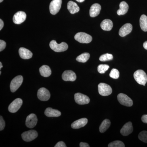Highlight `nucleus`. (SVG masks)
Instances as JSON below:
<instances>
[{"instance_id": "c85d7f7f", "label": "nucleus", "mask_w": 147, "mask_h": 147, "mask_svg": "<svg viewBox=\"0 0 147 147\" xmlns=\"http://www.w3.org/2000/svg\"><path fill=\"white\" fill-rule=\"evenodd\" d=\"M109 147H124L125 144L121 141H115L110 143L109 144Z\"/></svg>"}, {"instance_id": "412c9836", "label": "nucleus", "mask_w": 147, "mask_h": 147, "mask_svg": "<svg viewBox=\"0 0 147 147\" xmlns=\"http://www.w3.org/2000/svg\"><path fill=\"white\" fill-rule=\"evenodd\" d=\"M67 9L71 14L79 12L80 8L77 4L72 1H69L67 3Z\"/></svg>"}, {"instance_id": "a878e982", "label": "nucleus", "mask_w": 147, "mask_h": 147, "mask_svg": "<svg viewBox=\"0 0 147 147\" xmlns=\"http://www.w3.org/2000/svg\"><path fill=\"white\" fill-rule=\"evenodd\" d=\"M140 26L143 31L147 32V16L144 14H143L140 17Z\"/></svg>"}, {"instance_id": "f8f14e48", "label": "nucleus", "mask_w": 147, "mask_h": 147, "mask_svg": "<svg viewBox=\"0 0 147 147\" xmlns=\"http://www.w3.org/2000/svg\"><path fill=\"white\" fill-rule=\"evenodd\" d=\"M26 14L24 11H18L13 15V22L16 24H21L26 20Z\"/></svg>"}, {"instance_id": "dca6fc26", "label": "nucleus", "mask_w": 147, "mask_h": 147, "mask_svg": "<svg viewBox=\"0 0 147 147\" xmlns=\"http://www.w3.org/2000/svg\"><path fill=\"white\" fill-rule=\"evenodd\" d=\"M133 127L131 122L127 123L121 129V134L123 136H126L131 134L133 131Z\"/></svg>"}, {"instance_id": "ea45409f", "label": "nucleus", "mask_w": 147, "mask_h": 147, "mask_svg": "<svg viewBox=\"0 0 147 147\" xmlns=\"http://www.w3.org/2000/svg\"><path fill=\"white\" fill-rule=\"evenodd\" d=\"M77 2L79 3H82L85 1V0H76Z\"/></svg>"}, {"instance_id": "f03ea898", "label": "nucleus", "mask_w": 147, "mask_h": 147, "mask_svg": "<svg viewBox=\"0 0 147 147\" xmlns=\"http://www.w3.org/2000/svg\"><path fill=\"white\" fill-rule=\"evenodd\" d=\"M50 46L53 51L57 53L64 52L68 48V45L66 42H62L60 44H58L55 40H52L50 42Z\"/></svg>"}, {"instance_id": "bb28decb", "label": "nucleus", "mask_w": 147, "mask_h": 147, "mask_svg": "<svg viewBox=\"0 0 147 147\" xmlns=\"http://www.w3.org/2000/svg\"><path fill=\"white\" fill-rule=\"evenodd\" d=\"M90 57V55L88 53H84L81 54L76 58L77 61L81 63H86Z\"/></svg>"}, {"instance_id": "cd10ccee", "label": "nucleus", "mask_w": 147, "mask_h": 147, "mask_svg": "<svg viewBox=\"0 0 147 147\" xmlns=\"http://www.w3.org/2000/svg\"><path fill=\"white\" fill-rule=\"evenodd\" d=\"M113 59V56L112 54L107 53L100 56L99 58V60L101 61H106L112 60Z\"/></svg>"}, {"instance_id": "58836bf2", "label": "nucleus", "mask_w": 147, "mask_h": 147, "mask_svg": "<svg viewBox=\"0 0 147 147\" xmlns=\"http://www.w3.org/2000/svg\"><path fill=\"white\" fill-rule=\"evenodd\" d=\"M143 46L146 50H147V41L144 42V44H143Z\"/></svg>"}, {"instance_id": "79ce46f5", "label": "nucleus", "mask_w": 147, "mask_h": 147, "mask_svg": "<svg viewBox=\"0 0 147 147\" xmlns=\"http://www.w3.org/2000/svg\"><path fill=\"white\" fill-rule=\"evenodd\" d=\"M3 1V0H0V2L1 3Z\"/></svg>"}, {"instance_id": "7ed1b4c3", "label": "nucleus", "mask_w": 147, "mask_h": 147, "mask_svg": "<svg viewBox=\"0 0 147 147\" xmlns=\"http://www.w3.org/2000/svg\"><path fill=\"white\" fill-rule=\"evenodd\" d=\"M76 41L82 43H89L91 42L92 38L90 35L85 32L77 33L74 36Z\"/></svg>"}, {"instance_id": "2f4dec72", "label": "nucleus", "mask_w": 147, "mask_h": 147, "mask_svg": "<svg viewBox=\"0 0 147 147\" xmlns=\"http://www.w3.org/2000/svg\"><path fill=\"white\" fill-rule=\"evenodd\" d=\"M139 140L144 143H147V131H141L138 136Z\"/></svg>"}, {"instance_id": "6ab92c4d", "label": "nucleus", "mask_w": 147, "mask_h": 147, "mask_svg": "<svg viewBox=\"0 0 147 147\" xmlns=\"http://www.w3.org/2000/svg\"><path fill=\"white\" fill-rule=\"evenodd\" d=\"M88 119L86 118L80 119L72 123L71 127L74 129L80 128L85 126L88 123Z\"/></svg>"}, {"instance_id": "2eb2a0df", "label": "nucleus", "mask_w": 147, "mask_h": 147, "mask_svg": "<svg viewBox=\"0 0 147 147\" xmlns=\"http://www.w3.org/2000/svg\"><path fill=\"white\" fill-rule=\"evenodd\" d=\"M132 30V26L131 24H125L120 29L119 35L121 37L125 36L131 33Z\"/></svg>"}, {"instance_id": "9d476101", "label": "nucleus", "mask_w": 147, "mask_h": 147, "mask_svg": "<svg viewBox=\"0 0 147 147\" xmlns=\"http://www.w3.org/2000/svg\"><path fill=\"white\" fill-rule=\"evenodd\" d=\"M23 104V100L21 98H17L13 100L8 107V110L11 113H15L21 108Z\"/></svg>"}, {"instance_id": "7c9ffc66", "label": "nucleus", "mask_w": 147, "mask_h": 147, "mask_svg": "<svg viewBox=\"0 0 147 147\" xmlns=\"http://www.w3.org/2000/svg\"><path fill=\"white\" fill-rule=\"evenodd\" d=\"M109 75L110 77L113 79H117L119 77V72L118 69H113L110 71Z\"/></svg>"}, {"instance_id": "20e7f679", "label": "nucleus", "mask_w": 147, "mask_h": 147, "mask_svg": "<svg viewBox=\"0 0 147 147\" xmlns=\"http://www.w3.org/2000/svg\"><path fill=\"white\" fill-rule=\"evenodd\" d=\"M24 78L21 75L16 76L11 82L10 88L11 91L14 92L19 88L23 83Z\"/></svg>"}, {"instance_id": "1a4fd4ad", "label": "nucleus", "mask_w": 147, "mask_h": 147, "mask_svg": "<svg viewBox=\"0 0 147 147\" xmlns=\"http://www.w3.org/2000/svg\"><path fill=\"white\" fill-rule=\"evenodd\" d=\"M75 102L79 105H85L88 104L90 101L89 98L86 95L80 93H77L74 95Z\"/></svg>"}, {"instance_id": "4c0bfd02", "label": "nucleus", "mask_w": 147, "mask_h": 147, "mask_svg": "<svg viewBox=\"0 0 147 147\" xmlns=\"http://www.w3.org/2000/svg\"><path fill=\"white\" fill-rule=\"evenodd\" d=\"M4 25V24L3 21L1 19H0V30H1L3 29Z\"/></svg>"}, {"instance_id": "aec40b11", "label": "nucleus", "mask_w": 147, "mask_h": 147, "mask_svg": "<svg viewBox=\"0 0 147 147\" xmlns=\"http://www.w3.org/2000/svg\"><path fill=\"white\" fill-rule=\"evenodd\" d=\"M100 27L103 30L110 31L113 28V22L110 19H106L102 21L100 24Z\"/></svg>"}, {"instance_id": "39448f33", "label": "nucleus", "mask_w": 147, "mask_h": 147, "mask_svg": "<svg viewBox=\"0 0 147 147\" xmlns=\"http://www.w3.org/2000/svg\"><path fill=\"white\" fill-rule=\"evenodd\" d=\"M98 91L99 94L102 96H108L112 94V88L108 84L100 83L98 85Z\"/></svg>"}, {"instance_id": "473e14b6", "label": "nucleus", "mask_w": 147, "mask_h": 147, "mask_svg": "<svg viewBox=\"0 0 147 147\" xmlns=\"http://www.w3.org/2000/svg\"><path fill=\"white\" fill-rule=\"evenodd\" d=\"M5 122L4 120L3 117L1 116L0 117V130L2 131L5 127Z\"/></svg>"}, {"instance_id": "c9c22d12", "label": "nucleus", "mask_w": 147, "mask_h": 147, "mask_svg": "<svg viewBox=\"0 0 147 147\" xmlns=\"http://www.w3.org/2000/svg\"><path fill=\"white\" fill-rule=\"evenodd\" d=\"M142 120L144 123H147V115H145L142 116Z\"/></svg>"}, {"instance_id": "423d86ee", "label": "nucleus", "mask_w": 147, "mask_h": 147, "mask_svg": "<svg viewBox=\"0 0 147 147\" xmlns=\"http://www.w3.org/2000/svg\"><path fill=\"white\" fill-rule=\"evenodd\" d=\"M119 102L121 105L127 107H131L133 105V101L127 95L123 93L119 94L117 96Z\"/></svg>"}, {"instance_id": "f257e3e1", "label": "nucleus", "mask_w": 147, "mask_h": 147, "mask_svg": "<svg viewBox=\"0 0 147 147\" xmlns=\"http://www.w3.org/2000/svg\"><path fill=\"white\" fill-rule=\"evenodd\" d=\"M134 79L137 83L140 85L145 86L147 82L146 74L144 70L138 69L134 74Z\"/></svg>"}, {"instance_id": "e433bc0d", "label": "nucleus", "mask_w": 147, "mask_h": 147, "mask_svg": "<svg viewBox=\"0 0 147 147\" xmlns=\"http://www.w3.org/2000/svg\"><path fill=\"white\" fill-rule=\"evenodd\" d=\"M80 147H89L90 146L87 143L81 142L80 144Z\"/></svg>"}, {"instance_id": "c756f323", "label": "nucleus", "mask_w": 147, "mask_h": 147, "mask_svg": "<svg viewBox=\"0 0 147 147\" xmlns=\"http://www.w3.org/2000/svg\"><path fill=\"white\" fill-rule=\"evenodd\" d=\"M110 67L108 65L101 64L98 66L97 70L98 72L100 74H104L107 71Z\"/></svg>"}, {"instance_id": "a19ab883", "label": "nucleus", "mask_w": 147, "mask_h": 147, "mask_svg": "<svg viewBox=\"0 0 147 147\" xmlns=\"http://www.w3.org/2000/svg\"><path fill=\"white\" fill-rule=\"evenodd\" d=\"M2 64V63L0 62V69H1V68L3 67Z\"/></svg>"}, {"instance_id": "393cba45", "label": "nucleus", "mask_w": 147, "mask_h": 147, "mask_svg": "<svg viewBox=\"0 0 147 147\" xmlns=\"http://www.w3.org/2000/svg\"><path fill=\"white\" fill-rule=\"evenodd\" d=\"M110 124H111V123L110 121L108 119H105L102 122L99 127V131L101 133L105 132L110 127Z\"/></svg>"}, {"instance_id": "37998d69", "label": "nucleus", "mask_w": 147, "mask_h": 147, "mask_svg": "<svg viewBox=\"0 0 147 147\" xmlns=\"http://www.w3.org/2000/svg\"><path fill=\"white\" fill-rule=\"evenodd\" d=\"M1 71H0V74H1Z\"/></svg>"}, {"instance_id": "f704fd0d", "label": "nucleus", "mask_w": 147, "mask_h": 147, "mask_svg": "<svg viewBox=\"0 0 147 147\" xmlns=\"http://www.w3.org/2000/svg\"><path fill=\"white\" fill-rule=\"evenodd\" d=\"M55 147H66L65 144L63 142H59L56 144Z\"/></svg>"}, {"instance_id": "72a5a7b5", "label": "nucleus", "mask_w": 147, "mask_h": 147, "mask_svg": "<svg viewBox=\"0 0 147 147\" xmlns=\"http://www.w3.org/2000/svg\"><path fill=\"white\" fill-rule=\"evenodd\" d=\"M6 46V43L5 41L4 40H0V51L1 52L3 50L5 49Z\"/></svg>"}, {"instance_id": "f3484780", "label": "nucleus", "mask_w": 147, "mask_h": 147, "mask_svg": "<svg viewBox=\"0 0 147 147\" xmlns=\"http://www.w3.org/2000/svg\"><path fill=\"white\" fill-rule=\"evenodd\" d=\"M18 52L20 57L24 59H29L32 57L33 54L32 52L24 47H21L19 49Z\"/></svg>"}, {"instance_id": "9b49d317", "label": "nucleus", "mask_w": 147, "mask_h": 147, "mask_svg": "<svg viewBox=\"0 0 147 147\" xmlns=\"http://www.w3.org/2000/svg\"><path fill=\"white\" fill-rule=\"evenodd\" d=\"M37 96L40 100L47 101L50 99V92L45 88H40L38 91Z\"/></svg>"}, {"instance_id": "5701e85b", "label": "nucleus", "mask_w": 147, "mask_h": 147, "mask_svg": "<svg viewBox=\"0 0 147 147\" xmlns=\"http://www.w3.org/2000/svg\"><path fill=\"white\" fill-rule=\"evenodd\" d=\"M119 9L117 11V13L119 16L124 15L128 11L129 6L125 1L121 2L119 4Z\"/></svg>"}, {"instance_id": "6e6552de", "label": "nucleus", "mask_w": 147, "mask_h": 147, "mask_svg": "<svg viewBox=\"0 0 147 147\" xmlns=\"http://www.w3.org/2000/svg\"><path fill=\"white\" fill-rule=\"evenodd\" d=\"M62 0H53L50 5V11L53 15L58 13L61 7Z\"/></svg>"}, {"instance_id": "ddd939ff", "label": "nucleus", "mask_w": 147, "mask_h": 147, "mask_svg": "<svg viewBox=\"0 0 147 147\" xmlns=\"http://www.w3.org/2000/svg\"><path fill=\"white\" fill-rule=\"evenodd\" d=\"M37 121L38 119L36 115L31 114L27 117L26 125L28 128H32L36 125Z\"/></svg>"}, {"instance_id": "a211bd4d", "label": "nucleus", "mask_w": 147, "mask_h": 147, "mask_svg": "<svg viewBox=\"0 0 147 147\" xmlns=\"http://www.w3.org/2000/svg\"><path fill=\"white\" fill-rule=\"evenodd\" d=\"M101 6L98 3H95L91 7L90 10V15L91 17H95L100 13Z\"/></svg>"}, {"instance_id": "4468645a", "label": "nucleus", "mask_w": 147, "mask_h": 147, "mask_svg": "<svg viewBox=\"0 0 147 147\" xmlns=\"http://www.w3.org/2000/svg\"><path fill=\"white\" fill-rule=\"evenodd\" d=\"M62 79L64 81L74 82L76 79V74L71 70H66L64 71L62 75Z\"/></svg>"}, {"instance_id": "4be33fe9", "label": "nucleus", "mask_w": 147, "mask_h": 147, "mask_svg": "<svg viewBox=\"0 0 147 147\" xmlns=\"http://www.w3.org/2000/svg\"><path fill=\"white\" fill-rule=\"evenodd\" d=\"M45 115L47 117H59L61 114L58 110L53 109L51 108H48L45 110Z\"/></svg>"}, {"instance_id": "b1692460", "label": "nucleus", "mask_w": 147, "mask_h": 147, "mask_svg": "<svg viewBox=\"0 0 147 147\" xmlns=\"http://www.w3.org/2000/svg\"><path fill=\"white\" fill-rule=\"evenodd\" d=\"M39 71L40 75L45 77H49L52 74L51 69L46 65L42 66L39 69Z\"/></svg>"}, {"instance_id": "0eeeda50", "label": "nucleus", "mask_w": 147, "mask_h": 147, "mask_svg": "<svg viewBox=\"0 0 147 147\" xmlns=\"http://www.w3.org/2000/svg\"><path fill=\"white\" fill-rule=\"evenodd\" d=\"M38 135V132L36 130H30L22 133L21 137L25 142H30L36 138Z\"/></svg>"}]
</instances>
